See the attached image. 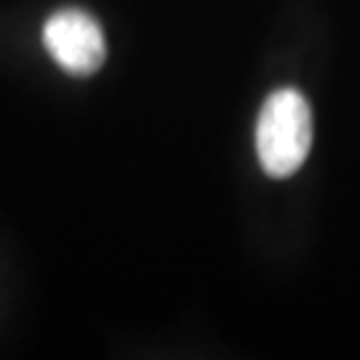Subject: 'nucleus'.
<instances>
[{
	"label": "nucleus",
	"instance_id": "obj_2",
	"mask_svg": "<svg viewBox=\"0 0 360 360\" xmlns=\"http://www.w3.org/2000/svg\"><path fill=\"white\" fill-rule=\"evenodd\" d=\"M43 43L53 62L75 77L94 75L107 59V43L99 22L80 8H62L43 25Z\"/></svg>",
	"mask_w": 360,
	"mask_h": 360
},
{
	"label": "nucleus",
	"instance_id": "obj_1",
	"mask_svg": "<svg viewBox=\"0 0 360 360\" xmlns=\"http://www.w3.org/2000/svg\"><path fill=\"white\" fill-rule=\"evenodd\" d=\"M312 147V112L296 89L272 91L257 120V155L264 174L285 179L304 166Z\"/></svg>",
	"mask_w": 360,
	"mask_h": 360
}]
</instances>
